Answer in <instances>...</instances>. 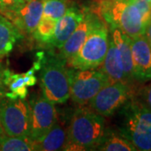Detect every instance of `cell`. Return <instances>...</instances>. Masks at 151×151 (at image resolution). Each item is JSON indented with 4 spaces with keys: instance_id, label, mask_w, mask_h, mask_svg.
<instances>
[{
    "instance_id": "obj_1",
    "label": "cell",
    "mask_w": 151,
    "mask_h": 151,
    "mask_svg": "<svg viewBox=\"0 0 151 151\" xmlns=\"http://www.w3.org/2000/svg\"><path fill=\"white\" fill-rule=\"evenodd\" d=\"M105 131L104 117L92 108H79L70 119L63 150H96Z\"/></svg>"
},
{
    "instance_id": "obj_2",
    "label": "cell",
    "mask_w": 151,
    "mask_h": 151,
    "mask_svg": "<svg viewBox=\"0 0 151 151\" xmlns=\"http://www.w3.org/2000/svg\"><path fill=\"white\" fill-rule=\"evenodd\" d=\"M119 133L137 150L151 151V111L132 97L118 111Z\"/></svg>"
},
{
    "instance_id": "obj_3",
    "label": "cell",
    "mask_w": 151,
    "mask_h": 151,
    "mask_svg": "<svg viewBox=\"0 0 151 151\" xmlns=\"http://www.w3.org/2000/svg\"><path fill=\"white\" fill-rule=\"evenodd\" d=\"M95 12L111 29L118 28L130 38L145 35L146 24L131 0H98Z\"/></svg>"
},
{
    "instance_id": "obj_4",
    "label": "cell",
    "mask_w": 151,
    "mask_h": 151,
    "mask_svg": "<svg viewBox=\"0 0 151 151\" xmlns=\"http://www.w3.org/2000/svg\"><path fill=\"white\" fill-rule=\"evenodd\" d=\"M109 45L107 24L100 18L75 55L69 60V65L76 70L96 69L103 64Z\"/></svg>"
},
{
    "instance_id": "obj_5",
    "label": "cell",
    "mask_w": 151,
    "mask_h": 151,
    "mask_svg": "<svg viewBox=\"0 0 151 151\" xmlns=\"http://www.w3.org/2000/svg\"><path fill=\"white\" fill-rule=\"evenodd\" d=\"M71 69L64 65V61L50 60L42 68L40 86L42 94L55 104L66 103L70 96Z\"/></svg>"
},
{
    "instance_id": "obj_6",
    "label": "cell",
    "mask_w": 151,
    "mask_h": 151,
    "mask_svg": "<svg viewBox=\"0 0 151 151\" xmlns=\"http://www.w3.org/2000/svg\"><path fill=\"white\" fill-rule=\"evenodd\" d=\"M0 122L5 134L30 137V104L25 98H2L0 102Z\"/></svg>"
},
{
    "instance_id": "obj_7",
    "label": "cell",
    "mask_w": 151,
    "mask_h": 151,
    "mask_svg": "<svg viewBox=\"0 0 151 151\" xmlns=\"http://www.w3.org/2000/svg\"><path fill=\"white\" fill-rule=\"evenodd\" d=\"M112 81L102 69H71L70 96L74 103L85 105L92 99L103 86Z\"/></svg>"
},
{
    "instance_id": "obj_8",
    "label": "cell",
    "mask_w": 151,
    "mask_h": 151,
    "mask_svg": "<svg viewBox=\"0 0 151 151\" xmlns=\"http://www.w3.org/2000/svg\"><path fill=\"white\" fill-rule=\"evenodd\" d=\"M132 97L126 81H113L103 86L89 102L92 110L103 117H110Z\"/></svg>"
},
{
    "instance_id": "obj_9",
    "label": "cell",
    "mask_w": 151,
    "mask_h": 151,
    "mask_svg": "<svg viewBox=\"0 0 151 151\" xmlns=\"http://www.w3.org/2000/svg\"><path fill=\"white\" fill-rule=\"evenodd\" d=\"M31 130L30 138L35 141L45 134L56 123L55 103L42 95L34 96L30 100Z\"/></svg>"
},
{
    "instance_id": "obj_10",
    "label": "cell",
    "mask_w": 151,
    "mask_h": 151,
    "mask_svg": "<svg viewBox=\"0 0 151 151\" xmlns=\"http://www.w3.org/2000/svg\"><path fill=\"white\" fill-rule=\"evenodd\" d=\"M100 18L95 12L84 9V16L81 22L60 48V59L65 62L75 55Z\"/></svg>"
},
{
    "instance_id": "obj_11",
    "label": "cell",
    "mask_w": 151,
    "mask_h": 151,
    "mask_svg": "<svg viewBox=\"0 0 151 151\" xmlns=\"http://www.w3.org/2000/svg\"><path fill=\"white\" fill-rule=\"evenodd\" d=\"M131 51L134 79L151 80V45L145 35L131 38Z\"/></svg>"
},
{
    "instance_id": "obj_12",
    "label": "cell",
    "mask_w": 151,
    "mask_h": 151,
    "mask_svg": "<svg viewBox=\"0 0 151 151\" xmlns=\"http://www.w3.org/2000/svg\"><path fill=\"white\" fill-rule=\"evenodd\" d=\"M44 0H31L25 3L19 10L12 14L9 19L20 31L33 34L43 15Z\"/></svg>"
},
{
    "instance_id": "obj_13",
    "label": "cell",
    "mask_w": 151,
    "mask_h": 151,
    "mask_svg": "<svg viewBox=\"0 0 151 151\" xmlns=\"http://www.w3.org/2000/svg\"><path fill=\"white\" fill-rule=\"evenodd\" d=\"M84 16V10L77 7L70 6L65 14L55 23L54 33L49 44L60 49L79 25Z\"/></svg>"
},
{
    "instance_id": "obj_14",
    "label": "cell",
    "mask_w": 151,
    "mask_h": 151,
    "mask_svg": "<svg viewBox=\"0 0 151 151\" xmlns=\"http://www.w3.org/2000/svg\"><path fill=\"white\" fill-rule=\"evenodd\" d=\"M35 68L33 66L25 73L17 74L8 68L4 69V82L9 90V92H5L4 97L10 99H24L29 92L28 86H35L37 82V78L35 76Z\"/></svg>"
},
{
    "instance_id": "obj_15",
    "label": "cell",
    "mask_w": 151,
    "mask_h": 151,
    "mask_svg": "<svg viewBox=\"0 0 151 151\" xmlns=\"http://www.w3.org/2000/svg\"><path fill=\"white\" fill-rule=\"evenodd\" d=\"M112 30V36L113 43L119 51L121 59L123 69L127 81L134 79L133 71V61H132V51H131V38L122 32L118 28H114Z\"/></svg>"
},
{
    "instance_id": "obj_16",
    "label": "cell",
    "mask_w": 151,
    "mask_h": 151,
    "mask_svg": "<svg viewBox=\"0 0 151 151\" xmlns=\"http://www.w3.org/2000/svg\"><path fill=\"white\" fill-rule=\"evenodd\" d=\"M34 142L35 150H61L66 142V131L59 124L55 123L45 134Z\"/></svg>"
},
{
    "instance_id": "obj_17",
    "label": "cell",
    "mask_w": 151,
    "mask_h": 151,
    "mask_svg": "<svg viewBox=\"0 0 151 151\" xmlns=\"http://www.w3.org/2000/svg\"><path fill=\"white\" fill-rule=\"evenodd\" d=\"M22 32L3 14H0V60L8 55L22 38Z\"/></svg>"
},
{
    "instance_id": "obj_18",
    "label": "cell",
    "mask_w": 151,
    "mask_h": 151,
    "mask_svg": "<svg viewBox=\"0 0 151 151\" xmlns=\"http://www.w3.org/2000/svg\"><path fill=\"white\" fill-rule=\"evenodd\" d=\"M102 70L112 82L118 81L127 82L119 51L111 38H109V45L103 62Z\"/></svg>"
},
{
    "instance_id": "obj_19",
    "label": "cell",
    "mask_w": 151,
    "mask_h": 151,
    "mask_svg": "<svg viewBox=\"0 0 151 151\" xmlns=\"http://www.w3.org/2000/svg\"><path fill=\"white\" fill-rule=\"evenodd\" d=\"M103 151H135L134 145L119 133L106 129L103 139L96 148Z\"/></svg>"
},
{
    "instance_id": "obj_20",
    "label": "cell",
    "mask_w": 151,
    "mask_h": 151,
    "mask_svg": "<svg viewBox=\"0 0 151 151\" xmlns=\"http://www.w3.org/2000/svg\"><path fill=\"white\" fill-rule=\"evenodd\" d=\"M1 151L35 150V142L30 137L9 136L4 133L0 136Z\"/></svg>"
},
{
    "instance_id": "obj_21",
    "label": "cell",
    "mask_w": 151,
    "mask_h": 151,
    "mask_svg": "<svg viewBox=\"0 0 151 151\" xmlns=\"http://www.w3.org/2000/svg\"><path fill=\"white\" fill-rule=\"evenodd\" d=\"M70 7L68 0H44L43 15L56 22Z\"/></svg>"
},
{
    "instance_id": "obj_22",
    "label": "cell",
    "mask_w": 151,
    "mask_h": 151,
    "mask_svg": "<svg viewBox=\"0 0 151 151\" xmlns=\"http://www.w3.org/2000/svg\"><path fill=\"white\" fill-rule=\"evenodd\" d=\"M55 23V20L47 17H41L37 27L32 34L34 38L40 43L49 44L54 33Z\"/></svg>"
},
{
    "instance_id": "obj_23",
    "label": "cell",
    "mask_w": 151,
    "mask_h": 151,
    "mask_svg": "<svg viewBox=\"0 0 151 151\" xmlns=\"http://www.w3.org/2000/svg\"><path fill=\"white\" fill-rule=\"evenodd\" d=\"M25 0H0V13L6 18L19 10L25 4Z\"/></svg>"
},
{
    "instance_id": "obj_24",
    "label": "cell",
    "mask_w": 151,
    "mask_h": 151,
    "mask_svg": "<svg viewBox=\"0 0 151 151\" xmlns=\"http://www.w3.org/2000/svg\"><path fill=\"white\" fill-rule=\"evenodd\" d=\"M131 1L139 9L143 18V20L147 26V24L151 20V4L144 0H131Z\"/></svg>"
},
{
    "instance_id": "obj_25",
    "label": "cell",
    "mask_w": 151,
    "mask_h": 151,
    "mask_svg": "<svg viewBox=\"0 0 151 151\" xmlns=\"http://www.w3.org/2000/svg\"><path fill=\"white\" fill-rule=\"evenodd\" d=\"M137 99L151 111V83L141 89Z\"/></svg>"
},
{
    "instance_id": "obj_26",
    "label": "cell",
    "mask_w": 151,
    "mask_h": 151,
    "mask_svg": "<svg viewBox=\"0 0 151 151\" xmlns=\"http://www.w3.org/2000/svg\"><path fill=\"white\" fill-rule=\"evenodd\" d=\"M4 65L0 62V100L4 97L6 92V86L4 82Z\"/></svg>"
},
{
    "instance_id": "obj_27",
    "label": "cell",
    "mask_w": 151,
    "mask_h": 151,
    "mask_svg": "<svg viewBox=\"0 0 151 151\" xmlns=\"http://www.w3.org/2000/svg\"><path fill=\"white\" fill-rule=\"evenodd\" d=\"M145 38L147 39V40L149 41V43L151 45V20L150 22L147 24L145 29V35H144Z\"/></svg>"
},
{
    "instance_id": "obj_28",
    "label": "cell",
    "mask_w": 151,
    "mask_h": 151,
    "mask_svg": "<svg viewBox=\"0 0 151 151\" xmlns=\"http://www.w3.org/2000/svg\"><path fill=\"white\" fill-rule=\"evenodd\" d=\"M4 134V131H3V128H2V125H1V122H0V136Z\"/></svg>"
},
{
    "instance_id": "obj_29",
    "label": "cell",
    "mask_w": 151,
    "mask_h": 151,
    "mask_svg": "<svg viewBox=\"0 0 151 151\" xmlns=\"http://www.w3.org/2000/svg\"><path fill=\"white\" fill-rule=\"evenodd\" d=\"M144 1H146V2H148V3H150L151 4V0H144Z\"/></svg>"
},
{
    "instance_id": "obj_30",
    "label": "cell",
    "mask_w": 151,
    "mask_h": 151,
    "mask_svg": "<svg viewBox=\"0 0 151 151\" xmlns=\"http://www.w3.org/2000/svg\"><path fill=\"white\" fill-rule=\"evenodd\" d=\"M25 1H26V2H28V1H31V0H25Z\"/></svg>"
}]
</instances>
